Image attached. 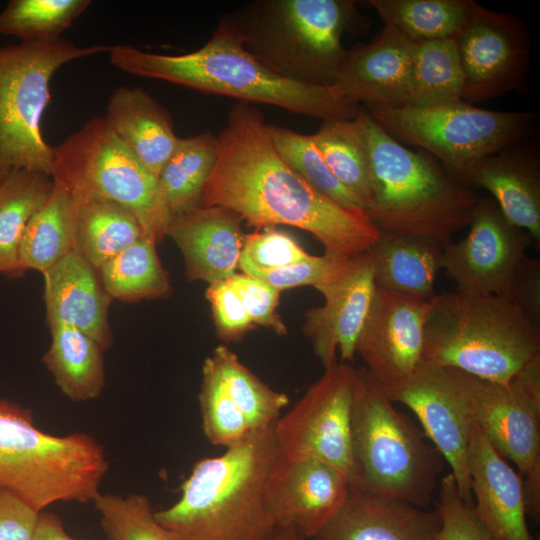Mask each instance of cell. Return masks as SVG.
<instances>
[{
  "mask_svg": "<svg viewBox=\"0 0 540 540\" xmlns=\"http://www.w3.org/2000/svg\"><path fill=\"white\" fill-rule=\"evenodd\" d=\"M216 141L217 158L200 206L230 210L256 230L287 225L307 231L332 257L359 256L378 240L380 232L364 212L337 204L282 158L251 104L231 107Z\"/></svg>",
  "mask_w": 540,
  "mask_h": 540,
  "instance_id": "1",
  "label": "cell"
},
{
  "mask_svg": "<svg viewBox=\"0 0 540 540\" xmlns=\"http://www.w3.org/2000/svg\"><path fill=\"white\" fill-rule=\"evenodd\" d=\"M108 54L111 64L128 74L236 98L238 102L271 105L322 121L353 119L361 110L334 85L298 83L269 69L246 50L226 16L211 38L192 52L168 55L117 44L110 46Z\"/></svg>",
  "mask_w": 540,
  "mask_h": 540,
  "instance_id": "2",
  "label": "cell"
},
{
  "mask_svg": "<svg viewBox=\"0 0 540 540\" xmlns=\"http://www.w3.org/2000/svg\"><path fill=\"white\" fill-rule=\"evenodd\" d=\"M274 425L198 460L156 520L183 540H267L277 526L272 484L282 456Z\"/></svg>",
  "mask_w": 540,
  "mask_h": 540,
  "instance_id": "3",
  "label": "cell"
},
{
  "mask_svg": "<svg viewBox=\"0 0 540 540\" xmlns=\"http://www.w3.org/2000/svg\"><path fill=\"white\" fill-rule=\"evenodd\" d=\"M370 191L365 214L380 233L429 240L442 246L469 225L478 197L431 157L385 131L362 108Z\"/></svg>",
  "mask_w": 540,
  "mask_h": 540,
  "instance_id": "4",
  "label": "cell"
},
{
  "mask_svg": "<svg viewBox=\"0 0 540 540\" xmlns=\"http://www.w3.org/2000/svg\"><path fill=\"white\" fill-rule=\"evenodd\" d=\"M540 357V329L507 297L454 290L429 299L422 362L508 383Z\"/></svg>",
  "mask_w": 540,
  "mask_h": 540,
  "instance_id": "5",
  "label": "cell"
},
{
  "mask_svg": "<svg viewBox=\"0 0 540 540\" xmlns=\"http://www.w3.org/2000/svg\"><path fill=\"white\" fill-rule=\"evenodd\" d=\"M108 470L91 435L47 433L29 408L0 398V488L42 512L59 502H94Z\"/></svg>",
  "mask_w": 540,
  "mask_h": 540,
  "instance_id": "6",
  "label": "cell"
},
{
  "mask_svg": "<svg viewBox=\"0 0 540 540\" xmlns=\"http://www.w3.org/2000/svg\"><path fill=\"white\" fill-rule=\"evenodd\" d=\"M226 17L246 50L269 69L294 82L328 86L357 10L352 0H258Z\"/></svg>",
  "mask_w": 540,
  "mask_h": 540,
  "instance_id": "7",
  "label": "cell"
},
{
  "mask_svg": "<svg viewBox=\"0 0 540 540\" xmlns=\"http://www.w3.org/2000/svg\"><path fill=\"white\" fill-rule=\"evenodd\" d=\"M352 410L356 467L351 484L382 497L426 507L444 458L410 417L397 410L382 386L357 368Z\"/></svg>",
  "mask_w": 540,
  "mask_h": 540,
  "instance_id": "8",
  "label": "cell"
},
{
  "mask_svg": "<svg viewBox=\"0 0 540 540\" xmlns=\"http://www.w3.org/2000/svg\"><path fill=\"white\" fill-rule=\"evenodd\" d=\"M51 177L75 203H117L136 216L145 237L157 243L167 236L172 216L158 178L117 138L104 115L89 119L53 147Z\"/></svg>",
  "mask_w": 540,
  "mask_h": 540,
  "instance_id": "9",
  "label": "cell"
},
{
  "mask_svg": "<svg viewBox=\"0 0 540 540\" xmlns=\"http://www.w3.org/2000/svg\"><path fill=\"white\" fill-rule=\"evenodd\" d=\"M109 49L104 44L78 46L62 37L0 45V181L15 170L51 176L53 147L41 123L52 76L69 62Z\"/></svg>",
  "mask_w": 540,
  "mask_h": 540,
  "instance_id": "10",
  "label": "cell"
},
{
  "mask_svg": "<svg viewBox=\"0 0 540 540\" xmlns=\"http://www.w3.org/2000/svg\"><path fill=\"white\" fill-rule=\"evenodd\" d=\"M365 110L399 142L435 156L448 174L463 185L477 162L522 141L535 119L530 112L486 110L464 101L426 108Z\"/></svg>",
  "mask_w": 540,
  "mask_h": 540,
  "instance_id": "11",
  "label": "cell"
},
{
  "mask_svg": "<svg viewBox=\"0 0 540 540\" xmlns=\"http://www.w3.org/2000/svg\"><path fill=\"white\" fill-rule=\"evenodd\" d=\"M454 391L494 449L523 479L527 515L540 519V357L508 383L443 367Z\"/></svg>",
  "mask_w": 540,
  "mask_h": 540,
  "instance_id": "12",
  "label": "cell"
},
{
  "mask_svg": "<svg viewBox=\"0 0 540 540\" xmlns=\"http://www.w3.org/2000/svg\"><path fill=\"white\" fill-rule=\"evenodd\" d=\"M357 368L335 363L274 425L285 457H314L344 472L350 481L356 467L352 447V410Z\"/></svg>",
  "mask_w": 540,
  "mask_h": 540,
  "instance_id": "13",
  "label": "cell"
},
{
  "mask_svg": "<svg viewBox=\"0 0 540 540\" xmlns=\"http://www.w3.org/2000/svg\"><path fill=\"white\" fill-rule=\"evenodd\" d=\"M462 75V101L474 105L519 89L530 65L528 28L518 17L471 0L452 36Z\"/></svg>",
  "mask_w": 540,
  "mask_h": 540,
  "instance_id": "14",
  "label": "cell"
},
{
  "mask_svg": "<svg viewBox=\"0 0 540 540\" xmlns=\"http://www.w3.org/2000/svg\"><path fill=\"white\" fill-rule=\"evenodd\" d=\"M468 226L465 238L443 246L441 269L456 290L506 297L533 238L491 196L478 198Z\"/></svg>",
  "mask_w": 540,
  "mask_h": 540,
  "instance_id": "15",
  "label": "cell"
},
{
  "mask_svg": "<svg viewBox=\"0 0 540 540\" xmlns=\"http://www.w3.org/2000/svg\"><path fill=\"white\" fill-rule=\"evenodd\" d=\"M428 308L429 300L376 287L355 352L382 387L403 381L422 363Z\"/></svg>",
  "mask_w": 540,
  "mask_h": 540,
  "instance_id": "16",
  "label": "cell"
},
{
  "mask_svg": "<svg viewBox=\"0 0 540 540\" xmlns=\"http://www.w3.org/2000/svg\"><path fill=\"white\" fill-rule=\"evenodd\" d=\"M393 403L407 406L451 468L460 496L473 502L468 469L471 419L445 369L422 362L406 379L382 387Z\"/></svg>",
  "mask_w": 540,
  "mask_h": 540,
  "instance_id": "17",
  "label": "cell"
},
{
  "mask_svg": "<svg viewBox=\"0 0 540 540\" xmlns=\"http://www.w3.org/2000/svg\"><path fill=\"white\" fill-rule=\"evenodd\" d=\"M375 290L370 251L354 257L339 279L318 289L324 303L306 311L302 331L324 369L337 363V352L342 361L354 359Z\"/></svg>",
  "mask_w": 540,
  "mask_h": 540,
  "instance_id": "18",
  "label": "cell"
},
{
  "mask_svg": "<svg viewBox=\"0 0 540 540\" xmlns=\"http://www.w3.org/2000/svg\"><path fill=\"white\" fill-rule=\"evenodd\" d=\"M349 489L348 476L332 464L282 454L272 484L277 525L295 526L309 540L340 511Z\"/></svg>",
  "mask_w": 540,
  "mask_h": 540,
  "instance_id": "19",
  "label": "cell"
},
{
  "mask_svg": "<svg viewBox=\"0 0 540 540\" xmlns=\"http://www.w3.org/2000/svg\"><path fill=\"white\" fill-rule=\"evenodd\" d=\"M468 469L480 522L495 540H535L527 524L523 479L471 420Z\"/></svg>",
  "mask_w": 540,
  "mask_h": 540,
  "instance_id": "20",
  "label": "cell"
},
{
  "mask_svg": "<svg viewBox=\"0 0 540 540\" xmlns=\"http://www.w3.org/2000/svg\"><path fill=\"white\" fill-rule=\"evenodd\" d=\"M414 44L384 26L370 43L346 50L333 85L364 109L402 106Z\"/></svg>",
  "mask_w": 540,
  "mask_h": 540,
  "instance_id": "21",
  "label": "cell"
},
{
  "mask_svg": "<svg viewBox=\"0 0 540 540\" xmlns=\"http://www.w3.org/2000/svg\"><path fill=\"white\" fill-rule=\"evenodd\" d=\"M438 510L379 496L350 483L340 511L309 540H436Z\"/></svg>",
  "mask_w": 540,
  "mask_h": 540,
  "instance_id": "22",
  "label": "cell"
},
{
  "mask_svg": "<svg viewBox=\"0 0 540 540\" xmlns=\"http://www.w3.org/2000/svg\"><path fill=\"white\" fill-rule=\"evenodd\" d=\"M241 218L219 206H197L172 217L167 236L184 258L190 281L212 284L235 274L245 234Z\"/></svg>",
  "mask_w": 540,
  "mask_h": 540,
  "instance_id": "23",
  "label": "cell"
},
{
  "mask_svg": "<svg viewBox=\"0 0 540 540\" xmlns=\"http://www.w3.org/2000/svg\"><path fill=\"white\" fill-rule=\"evenodd\" d=\"M511 144L468 172L464 185L487 190L504 216L540 242V160L536 149Z\"/></svg>",
  "mask_w": 540,
  "mask_h": 540,
  "instance_id": "24",
  "label": "cell"
},
{
  "mask_svg": "<svg viewBox=\"0 0 540 540\" xmlns=\"http://www.w3.org/2000/svg\"><path fill=\"white\" fill-rule=\"evenodd\" d=\"M42 274L48 324L74 327L92 337L103 351L109 349L108 309L113 299L97 271L73 250Z\"/></svg>",
  "mask_w": 540,
  "mask_h": 540,
  "instance_id": "25",
  "label": "cell"
},
{
  "mask_svg": "<svg viewBox=\"0 0 540 540\" xmlns=\"http://www.w3.org/2000/svg\"><path fill=\"white\" fill-rule=\"evenodd\" d=\"M104 117L124 146L158 178L179 139L168 111L142 88L119 87Z\"/></svg>",
  "mask_w": 540,
  "mask_h": 540,
  "instance_id": "26",
  "label": "cell"
},
{
  "mask_svg": "<svg viewBox=\"0 0 540 540\" xmlns=\"http://www.w3.org/2000/svg\"><path fill=\"white\" fill-rule=\"evenodd\" d=\"M443 246L420 238L380 233L369 250L377 288L429 300L441 269Z\"/></svg>",
  "mask_w": 540,
  "mask_h": 540,
  "instance_id": "27",
  "label": "cell"
},
{
  "mask_svg": "<svg viewBox=\"0 0 540 540\" xmlns=\"http://www.w3.org/2000/svg\"><path fill=\"white\" fill-rule=\"evenodd\" d=\"M51 343L43 363L70 400L98 398L105 386L103 349L89 335L61 323L49 325Z\"/></svg>",
  "mask_w": 540,
  "mask_h": 540,
  "instance_id": "28",
  "label": "cell"
},
{
  "mask_svg": "<svg viewBox=\"0 0 540 540\" xmlns=\"http://www.w3.org/2000/svg\"><path fill=\"white\" fill-rule=\"evenodd\" d=\"M76 215L72 196L54 182L47 201L31 217L22 235L18 261L23 272L33 269L43 273L75 250Z\"/></svg>",
  "mask_w": 540,
  "mask_h": 540,
  "instance_id": "29",
  "label": "cell"
},
{
  "mask_svg": "<svg viewBox=\"0 0 540 540\" xmlns=\"http://www.w3.org/2000/svg\"><path fill=\"white\" fill-rule=\"evenodd\" d=\"M463 75L454 40L416 42L402 106L434 107L462 101Z\"/></svg>",
  "mask_w": 540,
  "mask_h": 540,
  "instance_id": "30",
  "label": "cell"
},
{
  "mask_svg": "<svg viewBox=\"0 0 540 540\" xmlns=\"http://www.w3.org/2000/svg\"><path fill=\"white\" fill-rule=\"evenodd\" d=\"M54 182L51 176L15 170L0 181V273L21 276L18 251L24 230L47 201Z\"/></svg>",
  "mask_w": 540,
  "mask_h": 540,
  "instance_id": "31",
  "label": "cell"
},
{
  "mask_svg": "<svg viewBox=\"0 0 540 540\" xmlns=\"http://www.w3.org/2000/svg\"><path fill=\"white\" fill-rule=\"evenodd\" d=\"M75 250L98 272L103 264L144 237L136 216L105 200L75 203Z\"/></svg>",
  "mask_w": 540,
  "mask_h": 540,
  "instance_id": "32",
  "label": "cell"
},
{
  "mask_svg": "<svg viewBox=\"0 0 540 540\" xmlns=\"http://www.w3.org/2000/svg\"><path fill=\"white\" fill-rule=\"evenodd\" d=\"M216 158V136L210 131L178 139L158 176L164 202L172 217L200 205Z\"/></svg>",
  "mask_w": 540,
  "mask_h": 540,
  "instance_id": "33",
  "label": "cell"
},
{
  "mask_svg": "<svg viewBox=\"0 0 540 540\" xmlns=\"http://www.w3.org/2000/svg\"><path fill=\"white\" fill-rule=\"evenodd\" d=\"M312 137L330 171L363 202L365 211L370 191V173L362 108L353 119L323 121Z\"/></svg>",
  "mask_w": 540,
  "mask_h": 540,
  "instance_id": "34",
  "label": "cell"
},
{
  "mask_svg": "<svg viewBox=\"0 0 540 540\" xmlns=\"http://www.w3.org/2000/svg\"><path fill=\"white\" fill-rule=\"evenodd\" d=\"M97 273L112 299L135 302L164 298L171 293L156 242L145 236L103 264Z\"/></svg>",
  "mask_w": 540,
  "mask_h": 540,
  "instance_id": "35",
  "label": "cell"
},
{
  "mask_svg": "<svg viewBox=\"0 0 540 540\" xmlns=\"http://www.w3.org/2000/svg\"><path fill=\"white\" fill-rule=\"evenodd\" d=\"M471 0H368L384 26L410 41L451 38L462 23Z\"/></svg>",
  "mask_w": 540,
  "mask_h": 540,
  "instance_id": "36",
  "label": "cell"
},
{
  "mask_svg": "<svg viewBox=\"0 0 540 540\" xmlns=\"http://www.w3.org/2000/svg\"><path fill=\"white\" fill-rule=\"evenodd\" d=\"M226 392L254 431L270 427L289 404V397L262 382L228 347L217 346L211 355Z\"/></svg>",
  "mask_w": 540,
  "mask_h": 540,
  "instance_id": "37",
  "label": "cell"
},
{
  "mask_svg": "<svg viewBox=\"0 0 540 540\" xmlns=\"http://www.w3.org/2000/svg\"><path fill=\"white\" fill-rule=\"evenodd\" d=\"M89 0H11L0 12V35L43 42L61 34L89 7Z\"/></svg>",
  "mask_w": 540,
  "mask_h": 540,
  "instance_id": "38",
  "label": "cell"
},
{
  "mask_svg": "<svg viewBox=\"0 0 540 540\" xmlns=\"http://www.w3.org/2000/svg\"><path fill=\"white\" fill-rule=\"evenodd\" d=\"M268 129L282 158L307 182L337 204L364 212L363 202L346 189L330 171L312 135L269 124Z\"/></svg>",
  "mask_w": 540,
  "mask_h": 540,
  "instance_id": "39",
  "label": "cell"
},
{
  "mask_svg": "<svg viewBox=\"0 0 540 540\" xmlns=\"http://www.w3.org/2000/svg\"><path fill=\"white\" fill-rule=\"evenodd\" d=\"M93 503L108 540H183L156 520L145 494L100 493Z\"/></svg>",
  "mask_w": 540,
  "mask_h": 540,
  "instance_id": "40",
  "label": "cell"
},
{
  "mask_svg": "<svg viewBox=\"0 0 540 540\" xmlns=\"http://www.w3.org/2000/svg\"><path fill=\"white\" fill-rule=\"evenodd\" d=\"M198 400L203 433L211 444L227 448L254 432L226 392L220 371L211 356L202 366Z\"/></svg>",
  "mask_w": 540,
  "mask_h": 540,
  "instance_id": "41",
  "label": "cell"
},
{
  "mask_svg": "<svg viewBox=\"0 0 540 540\" xmlns=\"http://www.w3.org/2000/svg\"><path fill=\"white\" fill-rule=\"evenodd\" d=\"M311 257L289 234L265 227L244 237L238 267L244 274L270 271Z\"/></svg>",
  "mask_w": 540,
  "mask_h": 540,
  "instance_id": "42",
  "label": "cell"
},
{
  "mask_svg": "<svg viewBox=\"0 0 540 540\" xmlns=\"http://www.w3.org/2000/svg\"><path fill=\"white\" fill-rule=\"evenodd\" d=\"M438 484L436 509L441 527L436 540H495L478 519L473 502L460 496L451 473L440 478Z\"/></svg>",
  "mask_w": 540,
  "mask_h": 540,
  "instance_id": "43",
  "label": "cell"
},
{
  "mask_svg": "<svg viewBox=\"0 0 540 540\" xmlns=\"http://www.w3.org/2000/svg\"><path fill=\"white\" fill-rule=\"evenodd\" d=\"M353 258L332 257L326 254L311 255L305 261L270 271L253 272L249 276L265 282L280 292L300 286H312L318 290L339 279L347 271Z\"/></svg>",
  "mask_w": 540,
  "mask_h": 540,
  "instance_id": "44",
  "label": "cell"
},
{
  "mask_svg": "<svg viewBox=\"0 0 540 540\" xmlns=\"http://www.w3.org/2000/svg\"><path fill=\"white\" fill-rule=\"evenodd\" d=\"M240 297L253 324L271 329L278 335L288 330L276 313L280 291L265 282L246 274L235 273L227 279Z\"/></svg>",
  "mask_w": 540,
  "mask_h": 540,
  "instance_id": "45",
  "label": "cell"
},
{
  "mask_svg": "<svg viewBox=\"0 0 540 540\" xmlns=\"http://www.w3.org/2000/svg\"><path fill=\"white\" fill-rule=\"evenodd\" d=\"M205 296L221 338L235 340L252 328L253 323L244 304L227 280L209 284Z\"/></svg>",
  "mask_w": 540,
  "mask_h": 540,
  "instance_id": "46",
  "label": "cell"
},
{
  "mask_svg": "<svg viewBox=\"0 0 540 540\" xmlns=\"http://www.w3.org/2000/svg\"><path fill=\"white\" fill-rule=\"evenodd\" d=\"M40 513L13 492L0 488V540H33Z\"/></svg>",
  "mask_w": 540,
  "mask_h": 540,
  "instance_id": "47",
  "label": "cell"
},
{
  "mask_svg": "<svg viewBox=\"0 0 540 540\" xmlns=\"http://www.w3.org/2000/svg\"><path fill=\"white\" fill-rule=\"evenodd\" d=\"M540 329V262L526 257L520 264L506 296Z\"/></svg>",
  "mask_w": 540,
  "mask_h": 540,
  "instance_id": "48",
  "label": "cell"
},
{
  "mask_svg": "<svg viewBox=\"0 0 540 540\" xmlns=\"http://www.w3.org/2000/svg\"><path fill=\"white\" fill-rule=\"evenodd\" d=\"M33 540H79L72 538L64 528L61 519L50 512L42 511L39 515Z\"/></svg>",
  "mask_w": 540,
  "mask_h": 540,
  "instance_id": "49",
  "label": "cell"
},
{
  "mask_svg": "<svg viewBox=\"0 0 540 540\" xmlns=\"http://www.w3.org/2000/svg\"><path fill=\"white\" fill-rule=\"evenodd\" d=\"M267 540H308L295 526L277 525Z\"/></svg>",
  "mask_w": 540,
  "mask_h": 540,
  "instance_id": "50",
  "label": "cell"
}]
</instances>
